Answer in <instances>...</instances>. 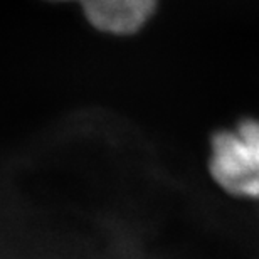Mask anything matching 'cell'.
I'll use <instances>...</instances> for the list:
<instances>
[{"mask_svg":"<svg viewBox=\"0 0 259 259\" xmlns=\"http://www.w3.org/2000/svg\"><path fill=\"white\" fill-rule=\"evenodd\" d=\"M209 174L229 195L259 200V118L212 135Z\"/></svg>","mask_w":259,"mask_h":259,"instance_id":"obj_1","label":"cell"},{"mask_svg":"<svg viewBox=\"0 0 259 259\" xmlns=\"http://www.w3.org/2000/svg\"><path fill=\"white\" fill-rule=\"evenodd\" d=\"M93 27L108 34L138 32L157 9L158 0H76Z\"/></svg>","mask_w":259,"mask_h":259,"instance_id":"obj_2","label":"cell"},{"mask_svg":"<svg viewBox=\"0 0 259 259\" xmlns=\"http://www.w3.org/2000/svg\"><path fill=\"white\" fill-rule=\"evenodd\" d=\"M59 2H66V0H59Z\"/></svg>","mask_w":259,"mask_h":259,"instance_id":"obj_3","label":"cell"}]
</instances>
